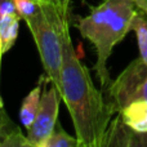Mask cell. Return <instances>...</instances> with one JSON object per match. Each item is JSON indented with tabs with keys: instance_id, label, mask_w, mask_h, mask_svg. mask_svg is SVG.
Listing matches in <instances>:
<instances>
[{
	"instance_id": "8992f818",
	"label": "cell",
	"mask_w": 147,
	"mask_h": 147,
	"mask_svg": "<svg viewBox=\"0 0 147 147\" xmlns=\"http://www.w3.org/2000/svg\"><path fill=\"white\" fill-rule=\"evenodd\" d=\"M119 146V147H147V133H138L130 129L120 120V117L115 116L111 120L109 128L106 130L103 140V146Z\"/></svg>"
},
{
	"instance_id": "7c38bea8",
	"label": "cell",
	"mask_w": 147,
	"mask_h": 147,
	"mask_svg": "<svg viewBox=\"0 0 147 147\" xmlns=\"http://www.w3.org/2000/svg\"><path fill=\"white\" fill-rule=\"evenodd\" d=\"M0 147H31L27 138L22 134L20 127L10 128L0 141Z\"/></svg>"
},
{
	"instance_id": "ffe728a7",
	"label": "cell",
	"mask_w": 147,
	"mask_h": 147,
	"mask_svg": "<svg viewBox=\"0 0 147 147\" xmlns=\"http://www.w3.org/2000/svg\"><path fill=\"white\" fill-rule=\"evenodd\" d=\"M1 3H3V0H0V4H1Z\"/></svg>"
},
{
	"instance_id": "8fae6325",
	"label": "cell",
	"mask_w": 147,
	"mask_h": 147,
	"mask_svg": "<svg viewBox=\"0 0 147 147\" xmlns=\"http://www.w3.org/2000/svg\"><path fill=\"white\" fill-rule=\"evenodd\" d=\"M44 147H80L76 137L70 136L59 123L56 124V128L44 143Z\"/></svg>"
},
{
	"instance_id": "4fadbf2b",
	"label": "cell",
	"mask_w": 147,
	"mask_h": 147,
	"mask_svg": "<svg viewBox=\"0 0 147 147\" xmlns=\"http://www.w3.org/2000/svg\"><path fill=\"white\" fill-rule=\"evenodd\" d=\"M12 3L21 20H26L32 16L38 8V0H12Z\"/></svg>"
},
{
	"instance_id": "7a4b0ae2",
	"label": "cell",
	"mask_w": 147,
	"mask_h": 147,
	"mask_svg": "<svg viewBox=\"0 0 147 147\" xmlns=\"http://www.w3.org/2000/svg\"><path fill=\"white\" fill-rule=\"evenodd\" d=\"M137 12L133 0H103L97 7H90L88 16L76 17L74 22L80 35L90 41L96 49L94 72L103 93L112 83L107 61L115 45L132 30V22Z\"/></svg>"
},
{
	"instance_id": "6da1fadb",
	"label": "cell",
	"mask_w": 147,
	"mask_h": 147,
	"mask_svg": "<svg viewBox=\"0 0 147 147\" xmlns=\"http://www.w3.org/2000/svg\"><path fill=\"white\" fill-rule=\"evenodd\" d=\"M61 97L71 116L75 137L80 147H102L114 107L106 101L103 92L94 86L90 72L78 57L70 36V23L62 32Z\"/></svg>"
},
{
	"instance_id": "5b68a950",
	"label": "cell",
	"mask_w": 147,
	"mask_h": 147,
	"mask_svg": "<svg viewBox=\"0 0 147 147\" xmlns=\"http://www.w3.org/2000/svg\"><path fill=\"white\" fill-rule=\"evenodd\" d=\"M48 78H44L43 93H41L39 110L31 127L27 129V141L31 147H44V143L52 134L58 123V111L61 94L57 88L51 83V86L47 88Z\"/></svg>"
},
{
	"instance_id": "ba28073f",
	"label": "cell",
	"mask_w": 147,
	"mask_h": 147,
	"mask_svg": "<svg viewBox=\"0 0 147 147\" xmlns=\"http://www.w3.org/2000/svg\"><path fill=\"white\" fill-rule=\"evenodd\" d=\"M21 17L17 12H5L0 14V44L3 54L14 45L18 36Z\"/></svg>"
},
{
	"instance_id": "277c9868",
	"label": "cell",
	"mask_w": 147,
	"mask_h": 147,
	"mask_svg": "<svg viewBox=\"0 0 147 147\" xmlns=\"http://www.w3.org/2000/svg\"><path fill=\"white\" fill-rule=\"evenodd\" d=\"M105 98L116 112L130 102L147 101V62L141 57L130 62L105 92Z\"/></svg>"
},
{
	"instance_id": "30bf717a",
	"label": "cell",
	"mask_w": 147,
	"mask_h": 147,
	"mask_svg": "<svg viewBox=\"0 0 147 147\" xmlns=\"http://www.w3.org/2000/svg\"><path fill=\"white\" fill-rule=\"evenodd\" d=\"M132 30L137 34L140 57L147 62V13L138 10L132 22Z\"/></svg>"
},
{
	"instance_id": "5bb4252c",
	"label": "cell",
	"mask_w": 147,
	"mask_h": 147,
	"mask_svg": "<svg viewBox=\"0 0 147 147\" xmlns=\"http://www.w3.org/2000/svg\"><path fill=\"white\" fill-rule=\"evenodd\" d=\"M13 127H16V124L13 121H9V123H7V124H0V141H1L3 136L5 134V132H8V130Z\"/></svg>"
},
{
	"instance_id": "ac0fdd59",
	"label": "cell",
	"mask_w": 147,
	"mask_h": 147,
	"mask_svg": "<svg viewBox=\"0 0 147 147\" xmlns=\"http://www.w3.org/2000/svg\"><path fill=\"white\" fill-rule=\"evenodd\" d=\"M1 58H3V51H1V44H0V70H1ZM0 107H4V102H3L1 94H0Z\"/></svg>"
},
{
	"instance_id": "e0dca14e",
	"label": "cell",
	"mask_w": 147,
	"mask_h": 147,
	"mask_svg": "<svg viewBox=\"0 0 147 147\" xmlns=\"http://www.w3.org/2000/svg\"><path fill=\"white\" fill-rule=\"evenodd\" d=\"M54 1H56L58 5H61L63 9L69 10V5H70V1H71V0H54Z\"/></svg>"
},
{
	"instance_id": "52a82bcc",
	"label": "cell",
	"mask_w": 147,
	"mask_h": 147,
	"mask_svg": "<svg viewBox=\"0 0 147 147\" xmlns=\"http://www.w3.org/2000/svg\"><path fill=\"white\" fill-rule=\"evenodd\" d=\"M123 123L138 133H147V101L130 102L116 112Z\"/></svg>"
},
{
	"instance_id": "9c48e42d",
	"label": "cell",
	"mask_w": 147,
	"mask_h": 147,
	"mask_svg": "<svg viewBox=\"0 0 147 147\" xmlns=\"http://www.w3.org/2000/svg\"><path fill=\"white\" fill-rule=\"evenodd\" d=\"M43 83H44V78L41 76L39 80L38 85L25 97V99L22 101L20 109V120L22 123V125L28 129L31 127V124L34 123L36 116V112L39 110V103H40V98H41V89H43Z\"/></svg>"
},
{
	"instance_id": "3957f363",
	"label": "cell",
	"mask_w": 147,
	"mask_h": 147,
	"mask_svg": "<svg viewBox=\"0 0 147 147\" xmlns=\"http://www.w3.org/2000/svg\"><path fill=\"white\" fill-rule=\"evenodd\" d=\"M36 48L39 51L41 65L49 83L61 93V67H62V32L69 22V10L63 9L54 0L38 1L35 13L26 20Z\"/></svg>"
},
{
	"instance_id": "2e32d148",
	"label": "cell",
	"mask_w": 147,
	"mask_h": 147,
	"mask_svg": "<svg viewBox=\"0 0 147 147\" xmlns=\"http://www.w3.org/2000/svg\"><path fill=\"white\" fill-rule=\"evenodd\" d=\"M9 121H12V120H10L9 116L7 115L4 107H0V124H7V123H9Z\"/></svg>"
},
{
	"instance_id": "d6986e66",
	"label": "cell",
	"mask_w": 147,
	"mask_h": 147,
	"mask_svg": "<svg viewBox=\"0 0 147 147\" xmlns=\"http://www.w3.org/2000/svg\"><path fill=\"white\" fill-rule=\"evenodd\" d=\"M38 1H48V0H38Z\"/></svg>"
},
{
	"instance_id": "9a60e30c",
	"label": "cell",
	"mask_w": 147,
	"mask_h": 147,
	"mask_svg": "<svg viewBox=\"0 0 147 147\" xmlns=\"http://www.w3.org/2000/svg\"><path fill=\"white\" fill-rule=\"evenodd\" d=\"M134 5L137 7L138 10L143 13H147V0H133Z\"/></svg>"
}]
</instances>
